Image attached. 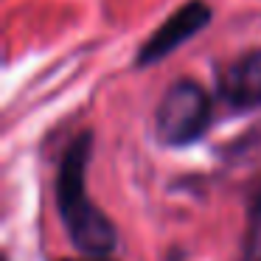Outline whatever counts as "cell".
Here are the masks:
<instances>
[{
    "label": "cell",
    "mask_w": 261,
    "mask_h": 261,
    "mask_svg": "<svg viewBox=\"0 0 261 261\" xmlns=\"http://www.w3.org/2000/svg\"><path fill=\"white\" fill-rule=\"evenodd\" d=\"M239 261H261V188L255 191L247 214V233H244Z\"/></svg>",
    "instance_id": "cell-5"
},
{
    "label": "cell",
    "mask_w": 261,
    "mask_h": 261,
    "mask_svg": "<svg viewBox=\"0 0 261 261\" xmlns=\"http://www.w3.org/2000/svg\"><path fill=\"white\" fill-rule=\"evenodd\" d=\"M59 261H115L110 255H87V258H59Z\"/></svg>",
    "instance_id": "cell-6"
},
{
    "label": "cell",
    "mask_w": 261,
    "mask_h": 261,
    "mask_svg": "<svg viewBox=\"0 0 261 261\" xmlns=\"http://www.w3.org/2000/svg\"><path fill=\"white\" fill-rule=\"evenodd\" d=\"M211 6L205 0H188L182 3L177 12H171L146 40L141 42L135 54V68L138 70H146L152 65L163 62L166 57H171L174 51H180L186 42H191L199 31H205L211 25Z\"/></svg>",
    "instance_id": "cell-3"
},
{
    "label": "cell",
    "mask_w": 261,
    "mask_h": 261,
    "mask_svg": "<svg viewBox=\"0 0 261 261\" xmlns=\"http://www.w3.org/2000/svg\"><path fill=\"white\" fill-rule=\"evenodd\" d=\"M214 121V98L199 82L177 79L154 110V135L169 149H186L202 141Z\"/></svg>",
    "instance_id": "cell-2"
},
{
    "label": "cell",
    "mask_w": 261,
    "mask_h": 261,
    "mask_svg": "<svg viewBox=\"0 0 261 261\" xmlns=\"http://www.w3.org/2000/svg\"><path fill=\"white\" fill-rule=\"evenodd\" d=\"M93 154V132L85 129L65 146L57 169V208L70 242L85 255H110L118 244L113 219L87 194V163Z\"/></svg>",
    "instance_id": "cell-1"
},
{
    "label": "cell",
    "mask_w": 261,
    "mask_h": 261,
    "mask_svg": "<svg viewBox=\"0 0 261 261\" xmlns=\"http://www.w3.org/2000/svg\"><path fill=\"white\" fill-rule=\"evenodd\" d=\"M216 96L233 113L261 110V48L242 54L219 70Z\"/></svg>",
    "instance_id": "cell-4"
}]
</instances>
